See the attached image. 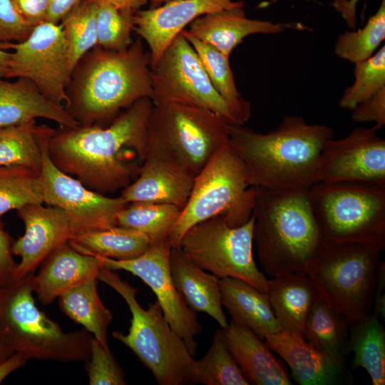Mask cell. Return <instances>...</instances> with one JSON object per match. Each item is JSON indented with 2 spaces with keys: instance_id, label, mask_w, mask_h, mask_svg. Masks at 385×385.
Returning <instances> with one entry per match:
<instances>
[{
  "instance_id": "39",
  "label": "cell",
  "mask_w": 385,
  "mask_h": 385,
  "mask_svg": "<svg viewBox=\"0 0 385 385\" xmlns=\"http://www.w3.org/2000/svg\"><path fill=\"white\" fill-rule=\"evenodd\" d=\"M354 65V81L346 88L339 102L340 108L351 111L385 88V46Z\"/></svg>"
},
{
  "instance_id": "4",
  "label": "cell",
  "mask_w": 385,
  "mask_h": 385,
  "mask_svg": "<svg viewBox=\"0 0 385 385\" xmlns=\"http://www.w3.org/2000/svg\"><path fill=\"white\" fill-rule=\"evenodd\" d=\"M252 215L253 242L265 272L308 274L326 244L309 190L256 187Z\"/></svg>"
},
{
  "instance_id": "43",
  "label": "cell",
  "mask_w": 385,
  "mask_h": 385,
  "mask_svg": "<svg viewBox=\"0 0 385 385\" xmlns=\"http://www.w3.org/2000/svg\"><path fill=\"white\" fill-rule=\"evenodd\" d=\"M351 111L354 121L374 122L373 127L376 130L381 129L385 125V88L359 103Z\"/></svg>"
},
{
  "instance_id": "6",
  "label": "cell",
  "mask_w": 385,
  "mask_h": 385,
  "mask_svg": "<svg viewBox=\"0 0 385 385\" xmlns=\"http://www.w3.org/2000/svg\"><path fill=\"white\" fill-rule=\"evenodd\" d=\"M255 194L245 165L227 143L195 177L188 202L168 235L171 247H180L189 229L217 216H223L230 227L245 224L252 216Z\"/></svg>"
},
{
  "instance_id": "9",
  "label": "cell",
  "mask_w": 385,
  "mask_h": 385,
  "mask_svg": "<svg viewBox=\"0 0 385 385\" xmlns=\"http://www.w3.org/2000/svg\"><path fill=\"white\" fill-rule=\"evenodd\" d=\"M326 242H353L385 247V184L317 182L309 189Z\"/></svg>"
},
{
  "instance_id": "20",
  "label": "cell",
  "mask_w": 385,
  "mask_h": 385,
  "mask_svg": "<svg viewBox=\"0 0 385 385\" xmlns=\"http://www.w3.org/2000/svg\"><path fill=\"white\" fill-rule=\"evenodd\" d=\"M265 340L285 361L301 385H338L349 381L344 361L319 351L305 339L281 331L268 335Z\"/></svg>"
},
{
  "instance_id": "48",
  "label": "cell",
  "mask_w": 385,
  "mask_h": 385,
  "mask_svg": "<svg viewBox=\"0 0 385 385\" xmlns=\"http://www.w3.org/2000/svg\"><path fill=\"white\" fill-rule=\"evenodd\" d=\"M360 0H334L332 6L339 12L349 27L354 29L356 24V4Z\"/></svg>"
},
{
  "instance_id": "18",
  "label": "cell",
  "mask_w": 385,
  "mask_h": 385,
  "mask_svg": "<svg viewBox=\"0 0 385 385\" xmlns=\"http://www.w3.org/2000/svg\"><path fill=\"white\" fill-rule=\"evenodd\" d=\"M241 6H245L242 0H168L157 8L136 11L133 31L149 47L152 68L173 39L195 19Z\"/></svg>"
},
{
  "instance_id": "24",
  "label": "cell",
  "mask_w": 385,
  "mask_h": 385,
  "mask_svg": "<svg viewBox=\"0 0 385 385\" xmlns=\"http://www.w3.org/2000/svg\"><path fill=\"white\" fill-rule=\"evenodd\" d=\"M36 118L52 120L60 128L79 125L64 106L47 98L30 80L9 82L0 78V128Z\"/></svg>"
},
{
  "instance_id": "12",
  "label": "cell",
  "mask_w": 385,
  "mask_h": 385,
  "mask_svg": "<svg viewBox=\"0 0 385 385\" xmlns=\"http://www.w3.org/2000/svg\"><path fill=\"white\" fill-rule=\"evenodd\" d=\"M154 105L180 103L214 112L228 122L235 118L212 86L190 42L180 33L151 68Z\"/></svg>"
},
{
  "instance_id": "33",
  "label": "cell",
  "mask_w": 385,
  "mask_h": 385,
  "mask_svg": "<svg viewBox=\"0 0 385 385\" xmlns=\"http://www.w3.org/2000/svg\"><path fill=\"white\" fill-rule=\"evenodd\" d=\"M349 351L354 365L364 368L373 385L385 384V330L382 321L367 314L350 323Z\"/></svg>"
},
{
  "instance_id": "49",
  "label": "cell",
  "mask_w": 385,
  "mask_h": 385,
  "mask_svg": "<svg viewBox=\"0 0 385 385\" xmlns=\"http://www.w3.org/2000/svg\"><path fill=\"white\" fill-rule=\"evenodd\" d=\"M27 359L21 354L14 352L0 361V384L13 371L25 365Z\"/></svg>"
},
{
  "instance_id": "47",
  "label": "cell",
  "mask_w": 385,
  "mask_h": 385,
  "mask_svg": "<svg viewBox=\"0 0 385 385\" xmlns=\"http://www.w3.org/2000/svg\"><path fill=\"white\" fill-rule=\"evenodd\" d=\"M83 0H48L46 21L59 24L60 21Z\"/></svg>"
},
{
  "instance_id": "42",
  "label": "cell",
  "mask_w": 385,
  "mask_h": 385,
  "mask_svg": "<svg viewBox=\"0 0 385 385\" xmlns=\"http://www.w3.org/2000/svg\"><path fill=\"white\" fill-rule=\"evenodd\" d=\"M34 27L22 19L11 0H0V43L23 41Z\"/></svg>"
},
{
  "instance_id": "7",
  "label": "cell",
  "mask_w": 385,
  "mask_h": 385,
  "mask_svg": "<svg viewBox=\"0 0 385 385\" xmlns=\"http://www.w3.org/2000/svg\"><path fill=\"white\" fill-rule=\"evenodd\" d=\"M230 123L200 107L180 103L153 104L146 155L171 161L195 177L228 143Z\"/></svg>"
},
{
  "instance_id": "28",
  "label": "cell",
  "mask_w": 385,
  "mask_h": 385,
  "mask_svg": "<svg viewBox=\"0 0 385 385\" xmlns=\"http://www.w3.org/2000/svg\"><path fill=\"white\" fill-rule=\"evenodd\" d=\"M56 129L32 120L0 128V165L41 173L43 149Z\"/></svg>"
},
{
  "instance_id": "51",
  "label": "cell",
  "mask_w": 385,
  "mask_h": 385,
  "mask_svg": "<svg viewBox=\"0 0 385 385\" xmlns=\"http://www.w3.org/2000/svg\"><path fill=\"white\" fill-rule=\"evenodd\" d=\"M10 59V52L0 48V78L6 77Z\"/></svg>"
},
{
  "instance_id": "5",
  "label": "cell",
  "mask_w": 385,
  "mask_h": 385,
  "mask_svg": "<svg viewBox=\"0 0 385 385\" xmlns=\"http://www.w3.org/2000/svg\"><path fill=\"white\" fill-rule=\"evenodd\" d=\"M34 274L0 287V344L27 360H88L93 335L85 329L66 332L38 309L34 297Z\"/></svg>"
},
{
  "instance_id": "46",
  "label": "cell",
  "mask_w": 385,
  "mask_h": 385,
  "mask_svg": "<svg viewBox=\"0 0 385 385\" xmlns=\"http://www.w3.org/2000/svg\"><path fill=\"white\" fill-rule=\"evenodd\" d=\"M385 262L378 264L376 272V284L374 289V306L373 314L381 321L385 316Z\"/></svg>"
},
{
  "instance_id": "44",
  "label": "cell",
  "mask_w": 385,
  "mask_h": 385,
  "mask_svg": "<svg viewBox=\"0 0 385 385\" xmlns=\"http://www.w3.org/2000/svg\"><path fill=\"white\" fill-rule=\"evenodd\" d=\"M14 241L0 219V287L14 281L17 264L11 250Z\"/></svg>"
},
{
  "instance_id": "2",
  "label": "cell",
  "mask_w": 385,
  "mask_h": 385,
  "mask_svg": "<svg viewBox=\"0 0 385 385\" xmlns=\"http://www.w3.org/2000/svg\"><path fill=\"white\" fill-rule=\"evenodd\" d=\"M66 95V110L83 126H106L138 100H152L150 56L142 38L122 51H88L74 66Z\"/></svg>"
},
{
  "instance_id": "29",
  "label": "cell",
  "mask_w": 385,
  "mask_h": 385,
  "mask_svg": "<svg viewBox=\"0 0 385 385\" xmlns=\"http://www.w3.org/2000/svg\"><path fill=\"white\" fill-rule=\"evenodd\" d=\"M350 322L319 295L309 313L304 339L314 348L344 361L349 351Z\"/></svg>"
},
{
  "instance_id": "23",
  "label": "cell",
  "mask_w": 385,
  "mask_h": 385,
  "mask_svg": "<svg viewBox=\"0 0 385 385\" xmlns=\"http://www.w3.org/2000/svg\"><path fill=\"white\" fill-rule=\"evenodd\" d=\"M222 330L227 346L249 384H292L272 350L252 331L232 319Z\"/></svg>"
},
{
  "instance_id": "50",
  "label": "cell",
  "mask_w": 385,
  "mask_h": 385,
  "mask_svg": "<svg viewBox=\"0 0 385 385\" xmlns=\"http://www.w3.org/2000/svg\"><path fill=\"white\" fill-rule=\"evenodd\" d=\"M98 2L111 4L121 10L136 11L149 2V0H96Z\"/></svg>"
},
{
  "instance_id": "21",
  "label": "cell",
  "mask_w": 385,
  "mask_h": 385,
  "mask_svg": "<svg viewBox=\"0 0 385 385\" xmlns=\"http://www.w3.org/2000/svg\"><path fill=\"white\" fill-rule=\"evenodd\" d=\"M33 277L34 293L43 304H51L71 289L98 279L103 267L100 258L83 254L68 242L54 250Z\"/></svg>"
},
{
  "instance_id": "45",
  "label": "cell",
  "mask_w": 385,
  "mask_h": 385,
  "mask_svg": "<svg viewBox=\"0 0 385 385\" xmlns=\"http://www.w3.org/2000/svg\"><path fill=\"white\" fill-rule=\"evenodd\" d=\"M19 14L36 26L46 21L48 0H11Z\"/></svg>"
},
{
  "instance_id": "31",
  "label": "cell",
  "mask_w": 385,
  "mask_h": 385,
  "mask_svg": "<svg viewBox=\"0 0 385 385\" xmlns=\"http://www.w3.org/2000/svg\"><path fill=\"white\" fill-rule=\"evenodd\" d=\"M181 33L196 51L212 86L227 103L236 124L243 125L251 116V106L237 88L229 57L197 39L188 30L184 29Z\"/></svg>"
},
{
  "instance_id": "30",
  "label": "cell",
  "mask_w": 385,
  "mask_h": 385,
  "mask_svg": "<svg viewBox=\"0 0 385 385\" xmlns=\"http://www.w3.org/2000/svg\"><path fill=\"white\" fill-rule=\"evenodd\" d=\"M68 242L83 254L114 260L135 258L151 244L145 235L118 225L73 235Z\"/></svg>"
},
{
  "instance_id": "17",
  "label": "cell",
  "mask_w": 385,
  "mask_h": 385,
  "mask_svg": "<svg viewBox=\"0 0 385 385\" xmlns=\"http://www.w3.org/2000/svg\"><path fill=\"white\" fill-rule=\"evenodd\" d=\"M16 212L24 225V233L12 244L13 255L21 258L14 280L34 274L44 260L71 237L68 218L58 207L31 203Z\"/></svg>"
},
{
  "instance_id": "53",
  "label": "cell",
  "mask_w": 385,
  "mask_h": 385,
  "mask_svg": "<svg viewBox=\"0 0 385 385\" xmlns=\"http://www.w3.org/2000/svg\"><path fill=\"white\" fill-rule=\"evenodd\" d=\"M168 0H149L150 2V9L157 8Z\"/></svg>"
},
{
  "instance_id": "40",
  "label": "cell",
  "mask_w": 385,
  "mask_h": 385,
  "mask_svg": "<svg viewBox=\"0 0 385 385\" xmlns=\"http://www.w3.org/2000/svg\"><path fill=\"white\" fill-rule=\"evenodd\" d=\"M135 12L98 2L97 46L109 51H122L128 48L133 41L131 34Z\"/></svg>"
},
{
  "instance_id": "16",
  "label": "cell",
  "mask_w": 385,
  "mask_h": 385,
  "mask_svg": "<svg viewBox=\"0 0 385 385\" xmlns=\"http://www.w3.org/2000/svg\"><path fill=\"white\" fill-rule=\"evenodd\" d=\"M372 128L358 127L346 137L329 139L318 162V182L385 184V140Z\"/></svg>"
},
{
  "instance_id": "22",
  "label": "cell",
  "mask_w": 385,
  "mask_h": 385,
  "mask_svg": "<svg viewBox=\"0 0 385 385\" xmlns=\"http://www.w3.org/2000/svg\"><path fill=\"white\" fill-rule=\"evenodd\" d=\"M244 6L207 13L191 22L187 30L197 39L230 57L235 47L250 35L275 34L293 27L291 24L250 19Z\"/></svg>"
},
{
  "instance_id": "3",
  "label": "cell",
  "mask_w": 385,
  "mask_h": 385,
  "mask_svg": "<svg viewBox=\"0 0 385 385\" xmlns=\"http://www.w3.org/2000/svg\"><path fill=\"white\" fill-rule=\"evenodd\" d=\"M334 134L329 126L308 123L302 116L291 115L267 133L230 123L228 142L245 165L253 186L309 190L318 182L319 158Z\"/></svg>"
},
{
  "instance_id": "8",
  "label": "cell",
  "mask_w": 385,
  "mask_h": 385,
  "mask_svg": "<svg viewBox=\"0 0 385 385\" xmlns=\"http://www.w3.org/2000/svg\"><path fill=\"white\" fill-rule=\"evenodd\" d=\"M98 279L122 297L132 314L128 333L115 331L113 337L132 350L158 384H187L186 371L193 358L158 301L150 303L147 309L143 308L136 298L138 290L105 267L100 269Z\"/></svg>"
},
{
  "instance_id": "13",
  "label": "cell",
  "mask_w": 385,
  "mask_h": 385,
  "mask_svg": "<svg viewBox=\"0 0 385 385\" xmlns=\"http://www.w3.org/2000/svg\"><path fill=\"white\" fill-rule=\"evenodd\" d=\"M0 48L13 50L6 78H26L50 101L65 107L73 69L60 24L40 23L24 41L2 43Z\"/></svg>"
},
{
  "instance_id": "38",
  "label": "cell",
  "mask_w": 385,
  "mask_h": 385,
  "mask_svg": "<svg viewBox=\"0 0 385 385\" xmlns=\"http://www.w3.org/2000/svg\"><path fill=\"white\" fill-rule=\"evenodd\" d=\"M385 38V0H381L377 11L358 31L339 35L334 46L339 58L356 63L370 58Z\"/></svg>"
},
{
  "instance_id": "15",
  "label": "cell",
  "mask_w": 385,
  "mask_h": 385,
  "mask_svg": "<svg viewBox=\"0 0 385 385\" xmlns=\"http://www.w3.org/2000/svg\"><path fill=\"white\" fill-rule=\"evenodd\" d=\"M171 247L167 238L151 243L142 255L131 260L98 258L103 267L130 272L152 289L167 321L193 357L197 349L195 337L201 332L202 326L197 313L188 307L175 286L170 265Z\"/></svg>"
},
{
  "instance_id": "34",
  "label": "cell",
  "mask_w": 385,
  "mask_h": 385,
  "mask_svg": "<svg viewBox=\"0 0 385 385\" xmlns=\"http://www.w3.org/2000/svg\"><path fill=\"white\" fill-rule=\"evenodd\" d=\"M186 381L204 385L249 384L227 346L222 328L215 333L207 353L189 364Z\"/></svg>"
},
{
  "instance_id": "52",
  "label": "cell",
  "mask_w": 385,
  "mask_h": 385,
  "mask_svg": "<svg viewBox=\"0 0 385 385\" xmlns=\"http://www.w3.org/2000/svg\"><path fill=\"white\" fill-rule=\"evenodd\" d=\"M13 353L14 351L11 349L0 344V361L4 360Z\"/></svg>"
},
{
  "instance_id": "27",
  "label": "cell",
  "mask_w": 385,
  "mask_h": 385,
  "mask_svg": "<svg viewBox=\"0 0 385 385\" xmlns=\"http://www.w3.org/2000/svg\"><path fill=\"white\" fill-rule=\"evenodd\" d=\"M219 284L222 307L235 322L250 329L262 340L282 331L267 293L232 277L220 279Z\"/></svg>"
},
{
  "instance_id": "26",
  "label": "cell",
  "mask_w": 385,
  "mask_h": 385,
  "mask_svg": "<svg viewBox=\"0 0 385 385\" xmlns=\"http://www.w3.org/2000/svg\"><path fill=\"white\" fill-rule=\"evenodd\" d=\"M267 294L282 330L305 339L307 319L319 296L311 278L303 273L272 277L268 279Z\"/></svg>"
},
{
  "instance_id": "19",
  "label": "cell",
  "mask_w": 385,
  "mask_h": 385,
  "mask_svg": "<svg viewBox=\"0 0 385 385\" xmlns=\"http://www.w3.org/2000/svg\"><path fill=\"white\" fill-rule=\"evenodd\" d=\"M194 178L171 161L146 155L137 178L121 190L120 196L127 203L165 204L182 210L190 197Z\"/></svg>"
},
{
  "instance_id": "14",
  "label": "cell",
  "mask_w": 385,
  "mask_h": 385,
  "mask_svg": "<svg viewBox=\"0 0 385 385\" xmlns=\"http://www.w3.org/2000/svg\"><path fill=\"white\" fill-rule=\"evenodd\" d=\"M48 143L43 149L40 173L43 204L64 211L69 220L71 237L116 226L118 213L128 203L120 196L111 197L92 190L61 170L49 156Z\"/></svg>"
},
{
  "instance_id": "35",
  "label": "cell",
  "mask_w": 385,
  "mask_h": 385,
  "mask_svg": "<svg viewBox=\"0 0 385 385\" xmlns=\"http://www.w3.org/2000/svg\"><path fill=\"white\" fill-rule=\"evenodd\" d=\"M180 211L170 205L130 202L118 213L117 225L136 230L153 243L168 238Z\"/></svg>"
},
{
  "instance_id": "10",
  "label": "cell",
  "mask_w": 385,
  "mask_h": 385,
  "mask_svg": "<svg viewBox=\"0 0 385 385\" xmlns=\"http://www.w3.org/2000/svg\"><path fill=\"white\" fill-rule=\"evenodd\" d=\"M381 252L364 243L326 242L307 274L319 295L350 323L369 314Z\"/></svg>"
},
{
  "instance_id": "11",
  "label": "cell",
  "mask_w": 385,
  "mask_h": 385,
  "mask_svg": "<svg viewBox=\"0 0 385 385\" xmlns=\"http://www.w3.org/2000/svg\"><path fill=\"white\" fill-rule=\"evenodd\" d=\"M254 215L230 227L222 215L202 221L183 235L180 248L192 262L219 279L242 280L267 293L268 279L253 256Z\"/></svg>"
},
{
  "instance_id": "36",
  "label": "cell",
  "mask_w": 385,
  "mask_h": 385,
  "mask_svg": "<svg viewBox=\"0 0 385 385\" xmlns=\"http://www.w3.org/2000/svg\"><path fill=\"white\" fill-rule=\"evenodd\" d=\"M31 203H43L41 173L21 166L0 165V219Z\"/></svg>"
},
{
  "instance_id": "25",
  "label": "cell",
  "mask_w": 385,
  "mask_h": 385,
  "mask_svg": "<svg viewBox=\"0 0 385 385\" xmlns=\"http://www.w3.org/2000/svg\"><path fill=\"white\" fill-rule=\"evenodd\" d=\"M170 265L175 286L188 307L195 313L208 314L222 329L227 327L220 279L192 262L180 247H171Z\"/></svg>"
},
{
  "instance_id": "37",
  "label": "cell",
  "mask_w": 385,
  "mask_h": 385,
  "mask_svg": "<svg viewBox=\"0 0 385 385\" xmlns=\"http://www.w3.org/2000/svg\"><path fill=\"white\" fill-rule=\"evenodd\" d=\"M97 9L96 0H83L61 21L72 69L85 53L97 46Z\"/></svg>"
},
{
  "instance_id": "41",
  "label": "cell",
  "mask_w": 385,
  "mask_h": 385,
  "mask_svg": "<svg viewBox=\"0 0 385 385\" xmlns=\"http://www.w3.org/2000/svg\"><path fill=\"white\" fill-rule=\"evenodd\" d=\"M90 361L87 366L90 385H125L123 369L114 358L108 346L93 337Z\"/></svg>"
},
{
  "instance_id": "32",
  "label": "cell",
  "mask_w": 385,
  "mask_h": 385,
  "mask_svg": "<svg viewBox=\"0 0 385 385\" xmlns=\"http://www.w3.org/2000/svg\"><path fill=\"white\" fill-rule=\"evenodd\" d=\"M98 279H91L58 297L61 310L100 342L108 346V327L113 319L97 289Z\"/></svg>"
},
{
  "instance_id": "1",
  "label": "cell",
  "mask_w": 385,
  "mask_h": 385,
  "mask_svg": "<svg viewBox=\"0 0 385 385\" xmlns=\"http://www.w3.org/2000/svg\"><path fill=\"white\" fill-rule=\"evenodd\" d=\"M153 106L145 97L106 126L59 127L48 143L51 160L92 190L103 195L122 190L145 160Z\"/></svg>"
}]
</instances>
